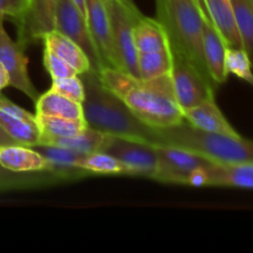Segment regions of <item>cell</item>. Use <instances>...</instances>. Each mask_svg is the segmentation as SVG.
Instances as JSON below:
<instances>
[{
    "label": "cell",
    "mask_w": 253,
    "mask_h": 253,
    "mask_svg": "<svg viewBox=\"0 0 253 253\" xmlns=\"http://www.w3.org/2000/svg\"><path fill=\"white\" fill-rule=\"evenodd\" d=\"M64 182L52 170L41 172H14L0 165V192L31 189Z\"/></svg>",
    "instance_id": "d6986e66"
},
{
    "label": "cell",
    "mask_w": 253,
    "mask_h": 253,
    "mask_svg": "<svg viewBox=\"0 0 253 253\" xmlns=\"http://www.w3.org/2000/svg\"><path fill=\"white\" fill-rule=\"evenodd\" d=\"M72 1L76 4V6L81 10L82 14L85 16V12H86V5H85V0H72Z\"/></svg>",
    "instance_id": "e575fe53"
},
{
    "label": "cell",
    "mask_w": 253,
    "mask_h": 253,
    "mask_svg": "<svg viewBox=\"0 0 253 253\" xmlns=\"http://www.w3.org/2000/svg\"><path fill=\"white\" fill-rule=\"evenodd\" d=\"M86 22L93 41L98 48L104 67L119 68L115 49L113 43L110 17L101 0H85Z\"/></svg>",
    "instance_id": "4fadbf2b"
},
{
    "label": "cell",
    "mask_w": 253,
    "mask_h": 253,
    "mask_svg": "<svg viewBox=\"0 0 253 253\" xmlns=\"http://www.w3.org/2000/svg\"><path fill=\"white\" fill-rule=\"evenodd\" d=\"M183 116L185 123L198 130L210 133H219V135L241 136L225 118L215 103V99L187 109L183 111Z\"/></svg>",
    "instance_id": "9a60e30c"
},
{
    "label": "cell",
    "mask_w": 253,
    "mask_h": 253,
    "mask_svg": "<svg viewBox=\"0 0 253 253\" xmlns=\"http://www.w3.org/2000/svg\"><path fill=\"white\" fill-rule=\"evenodd\" d=\"M54 31L76 42L85 52L93 71L100 72L104 68L100 54L89 31L86 17L72 0H58L54 15Z\"/></svg>",
    "instance_id": "52a82bcc"
},
{
    "label": "cell",
    "mask_w": 253,
    "mask_h": 253,
    "mask_svg": "<svg viewBox=\"0 0 253 253\" xmlns=\"http://www.w3.org/2000/svg\"><path fill=\"white\" fill-rule=\"evenodd\" d=\"M9 145H19L16 141L12 137H10L6 132H5L4 128L0 126V147L1 146H9Z\"/></svg>",
    "instance_id": "836d02e7"
},
{
    "label": "cell",
    "mask_w": 253,
    "mask_h": 253,
    "mask_svg": "<svg viewBox=\"0 0 253 253\" xmlns=\"http://www.w3.org/2000/svg\"><path fill=\"white\" fill-rule=\"evenodd\" d=\"M173 58L170 48L155 52H142L137 56L138 77L145 79L170 74Z\"/></svg>",
    "instance_id": "cb8c5ba5"
},
{
    "label": "cell",
    "mask_w": 253,
    "mask_h": 253,
    "mask_svg": "<svg viewBox=\"0 0 253 253\" xmlns=\"http://www.w3.org/2000/svg\"><path fill=\"white\" fill-rule=\"evenodd\" d=\"M51 89L57 91V93H59L61 95L66 96V98L81 104L83 103L84 96H85L84 84L78 74L66 77V78L53 79V81H52Z\"/></svg>",
    "instance_id": "f1b7e54d"
},
{
    "label": "cell",
    "mask_w": 253,
    "mask_h": 253,
    "mask_svg": "<svg viewBox=\"0 0 253 253\" xmlns=\"http://www.w3.org/2000/svg\"><path fill=\"white\" fill-rule=\"evenodd\" d=\"M119 1H120L121 4H123L124 6H125L126 9L128 10V11L132 12V14L135 15V16L141 17L143 15L142 12L140 11V9H138V7L136 6V4H135V2H133V0H119Z\"/></svg>",
    "instance_id": "d6a6232c"
},
{
    "label": "cell",
    "mask_w": 253,
    "mask_h": 253,
    "mask_svg": "<svg viewBox=\"0 0 253 253\" xmlns=\"http://www.w3.org/2000/svg\"><path fill=\"white\" fill-rule=\"evenodd\" d=\"M98 74L104 86L119 96L146 125L162 128L184 121L170 74L145 79L109 67H104Z\"/></svg>",
    "instance_id": "6da1fadb"
},
{
    "label": "cell",
    "mask_w": 253,
    "mask_h": 253,
    "mask_svg": "<svg viewBox=\"0 0 253 253\" xmlns=\"http://www.w3.org/2000/svg\"><path fill=\"white\" fill-rule=\"evenodd\" d=\"M172 58L170 78L182 110L184 111L204 101L214 100L216 85L212 79L183 54L172 52Z\"/></svg>",
    "instance_id": "5b68a950"
},
{
    "label": "cell",
    "mask_w": 253,
    "mask_h": 253,
    "mask_svg": "<svg viewBox=\"0 0 253 253\" xmlns=\"http://www.w3.org/2000/svg\"><path fill=\"white\" fill-rule=\"evenodd\" d=\"M58 0H30L25 11L15 20L17 42L26 49L54 30Z\"/></svg>",
    "instance_id": "8fae6325"
},
{
    "label": "cell",
    "mask_w": 253,
    "mask_h": 253,
    "mask_svg": "<svg viewBox=\"0 0 253 253\" xmlns=\"http://www.w3.org/2000/svg\"><path fill=\"white\" fill-rule=\"evenodd\" d=\"M43 66L51 76L52 81L77 74V72L66 61L46 48H43Z\"/></svg>",
    "instance_id": "f546056e"
},
{
    "label": "cell",
    "mask_w": 253,
    "mask_h": 253,
    "mask_svg": "<svg viewBox=\"0 0 253 253\" xmlns=\"http://www.w3.org/2000/svg\"><path fill=\"white\" fill-rule=\"evenodd\" d=\"M157 20L163 25L172 52L189 58L210 77L203 52V32L208 14L190 0H156ZM211 78V77H210Z\"/></svg>",
    "instance_id": "277c9868"
},
{
    "label": "cell",
    "mask_w": 253,
    "mask_h": 253,
    "mask_svg": "<svg viewBox=\"0 0 253 253\" xmlns=\"http://www.w3.org/2000/svg\"><path fill=\"white\" fill-rule=\"evenodd\" d=\"M225 68L227 74H234L253 86V67L249 54L244 48L227 46L225 54Z\"/></svg>",
    "instance_id": "83f0119b"
},
{
    "label": "cell",
    "mask_w": 253,
    "mask_h": 253,
    "mask_svg": "<svg viewBox=\"0 0 253 253\" xmlns=\"http://www.w3.org/2000/svg\"><path fill=\"white\" fill-rule=\"evenodd\" d=\"M231 4L242 48L253 67V0H231Z\"/></svg>",
    "instance_id": "d4e9b609"
},
{
    "label": "cell",
    "mask_w": 253,
    "mask_h": 253,
    "mask_svg": "<svg viewBox=\"0 0 253 253\" xmlns=\"http://www.w3.org/2000/svg\"><path fill=\"white\" fill-rule=\"evenodd\" d=\"M227 43L221 36L211 20L208 17L204 24L203 32V52H204L205 64L215 85H221L227 81L226 68H225V54Z\"/></svg>",
    "instance_id": "5bb4252c"
},
{
    "label": "cell",
    "mask_w": 253,
    "mask_h": 253,
    "mask_svg": "<svg viewBox=\"0 0 253 253\" xmlns=\"http://www.w3.org/2000/svg\"><path fill=\"white\" fill-rule=\"evenodd\" d=\"M0 126L5 132L14 138L19 145H39L41 140V130L36 114H31L5 98L0 93Z\"/></svg>",
    "instance_id": "7c38bea8"
},
{
    "label": "cell",
    "mask_w": 253,
    "mask_h": 253,
    "mask_svg": "<svg viewBox=\"0 0 253 253\" xmlns=\"http://www.w3.org/2000/svg\"><path fill=\"white\" fill-rule=\"evenodd\" d=\"M205 187H231L253 189V163L221 165L211 163L205 168Z\"/></svg>",
    "instance_id": "2e32d148"
},
{
    "label": "cell",
    "mask_w": 253,
    "mask_h": 253,
    "mask_svg": "<svg viewBox=\"0 0 253 253\" xmlns=\"http://www.w3.org/2000/svg\"><path fill=\"white\" fill-rule=\"evenodd\" d=\"M103 152L114 156L124 166L126 175L153 178L157 169V150L151 143L111 136Z\"/></svg>",
    "instance_id": "9c48e42d"
},
{
    "label": "cell",
    "mask_w": 253,
    "mask_h": 253,
    "mask_svg": "<svg viewBox=\"0 0 253 253\" xmlns=\"http://www.w3.org/2000/svg\"><path fill=\"white\" fill-rule=\"evenodd\" d=\"M85 96L82 103L83 115L89 127L116 137L142 141L152 145L155 127L136 118L123 100L104 86L98 72L89 69L79 74Z\"/></svg>",
    "instance_id": "7a4b0ae2"
},
{
    "label": "cell",
    "mask_w": 253,
    "mask_h": 253,
    "mask_svg": "<svg viewBox=\"0 0 253 253\" xmlns=\"http://www.w3.org/2000/svg\"><path fill=\"white\" fill-rule=\"evenodd\" d=\"M44 43V48L53 52L58 57H61L63 61H66L77 74H82L91 69L90 61L85 52L72 40L66 37L64 35L59 34L57 31H51L42 39Z\"/></svg>",
    "instance_id": "ac0fdd59"
},
{
    "label": "cell",
    "mask_w": 253,
    "mask_h": 253,
    "mask_svg": "<svg viewBox=\"0 0 253 253\" xmlns=\"http://www.w3.org/2000/svg\"><path fill=\"white\" fill-rule=\"evenodd\" d=\"M152 145L185 148L221 165L253 163L252 140H246L242 136L205 132L185 121L170 127L155 128Z\"/></svg>",
    "instance_id": "3957f363"
},
{
    "label": "cell",
    "mask_w": 253,
    "mask_h": 253,
    "mask_svg": "<svg viewBox=\"0 0 253 253\" xmlns=\"http://www.w3.org/2000/svg\"><path fill=\"white\" fill-rule=\"evenodd\" d=\"M204 4L208 16L224 37L227 46L242 48L231 0H204Z\"/></svg>",
    "instance_id": "44dd1931"
},
{
    "label": "cell",
    "mask_w": 253,
    "mask_h": 253,
    "mask_svg": "<svg viewBox=\"0 0 253 253\" xmlns=\"http://www.w3.org/2000/svg\"><path fill=\"white\" fill-rule=\"evenodd\" d=\"M35 110L36 115L59 116V118L74 119V120L84 119L83 106L81 103L71 100L52 89L46 93L40 94L37 100L35 101Z\"/></svg>",
    "instance_id": "603a6c76"
},
{
    "label": "cell",
    "mask_w": 253,
    "mask_h": 253,
    "mask_svg": "<svg viewBox=\"0 0 253 253\" xmlns=\"http://www.w3.org/2000/svg\"><path fill=\"white\" fill-rule=\"evenodd\" d=\"M155 146L158 155V166L152 179L158 182L188 185L193 172L214 163L204 156L185 148L165 145Z\"/></svg>",
    "instance_id": "ba28073f"
},
{
    "label": "cell",
    "mask_w": 253,
    "mask_h": 253,
    "mask_svg": "<svg viewBox=\"0 0 253 253\" xmlns=\"http://www.w3.org/2000/svg\"><path fill=\"white\" fill-rule=\"evenodd\" d=\"M101 1H103V4H104V5H108L109 2L114 1V0H101Z\"/></svg>",
    "instance_id": "8d00e7d4"
},
{
    "label": "cell",
    "mask_w": 253,
    "mask_h": 253,
    "mask_svg": "<svg viewBox=\"0 0 253 253\" xmlns=\"http://www.w3.org/2000/svg\"><path fill=\"white\" fill-rule=\"evenodd\" d=\"M133 40L138 53L169 48V40L157 19L141 16L133 25Z\"/></svg>",
    "instance_id": "7402d4cb"
},
{
    "label": "cell",
    "mask_w": 253,
    "mask_h": 253,
    "mask_svg": "<svg viewBox=\"0 0 253 253\" xmlns=\"http://www.w3.org/2000/svg\"><path fill=\"white\" fill-rule=\"evenodd\" d=\"M190 1L195 2V4L198 5V6H200L202 9H204L205 11H207V9H205V4H204V0H190Z\"/></svg>",
    "instance_id": "d590c367"
},
{
    "label": "cell",
    "mask_w": 253,
    "mask_h": 253,
    "mask_svg": "<svg viewBox=\"0 0 253 253\" xmlns=\"http://www.w3.org/2000/svg\"><path fill=\"white\" fill-rule=\"evenodd\" d=\"M42 137H68L88 127L85 120L59 118V116L36 115Z\"/></svg>",
    "instance_id": "484cf974"
},
{
    "label": "cell",
    "mask_w": 253,
    "mask_h": 253,
    "mask_svg": "<svg viewBox=\"0 0 253 253\" xmlns=\"http://www.w3.org/2000/svg\"><path fill=\"white\" fill-rule=\"evenodd\" d=\"M9 85H10V76L9 73H7L6 68L0 63V93H1L2 89H5Z\"/></svg>",
    "instance_id": "1f68e13d"
},
{
    "label": "cell",
    "mask_w": 253,
    "mask_h": 253,
    "mask_svg": "<svg viewBox=\"0 0 253 253\" xmlns=\"http://www.w3.org/2000/svg\"><path fill=\"white\" fill-rule=\"evenodd\" d=\"M0 63L10 76V85L24 93L32 101L40 96L29 74V59L25 48L14 41L4 27V17L0 16Z\"/></svg>",
    "instance_id": "30bf717a"
},
{
    "label": "cell",
    "mask_w": 253,
    "mask_h": 253,
    "mask_svg": "<svg viewBox=\"0 0 253 253\" xmlns=\"http://www.w3.org/2000/svg\"><path fill=\"white\" fill-rule=\"evenodd\" d=\"M0 165L14 172L51 170L46 158L34 147L9 145L0 147Z\"/></svg>",
    "instance_id": "e0dca14e"
},
{
    "label": "cell",
    "mask_w": 253,
    "mask_h": 253,
    "mask_svg": "<svg viewBox=\"0 0 253 253\" xmlns=\"http://www.w3.org/2000/svg\"><path fill=\"white\" fill-rule=\"evenodd\" d=\"M110 137V135H106L88 126L77 135L68 136V137H42L39 145L61 146V147L89 155L94 152H103Z\"/></svg>",
    "instance_id": "ffe728a7"
},
{
    "label": "cell",
    "mask_w": 253,
    "mask_h": 253,
    "mask_svg": "<svg viewBox=\"0 0 253 253\" xmlns=\"http://www.w3.org/2000/svg\"><path fill=\"white\" fill-rule=\"evenodd\" d=\"M110 17L113 43L120 71L138 77V52L133 40V25L140 17L128 11L119 0L105 5ZM143 16V15H142Z\"/></svg>",
    "instance_id": "8992f818"
},
{
    "label": "cell",
    "mask_w": 253,
    "mask_h": 253,
    "mask_svg": "<svg viewBox=\"0 0 253 253\" xmlns=\"http://www.w3.org/2000/svg\"><path fill=\"white\" fill-rule=\"evenodd\" d=\"M30 0H0V16L16 20L26 9Z\"/></svg>",
    "instance_id": "4dcf8cb0"
},
{
    "label": "cell",
    "mask_w": 253,
    "mask_h": 253,
    "mask_svg": "<svg viewBox=\"0 0 253 253\" xmlns=\"http://www.w3.org/2000/svg\"><path fill=\"white\" fill-rule=\"evenodd\" d=\"M81 168L91 174H126L124 166L114 156L106 152H94L84 156Z\"/></svg>",
    "instance_id": "4316f807"
}]
</instances>
